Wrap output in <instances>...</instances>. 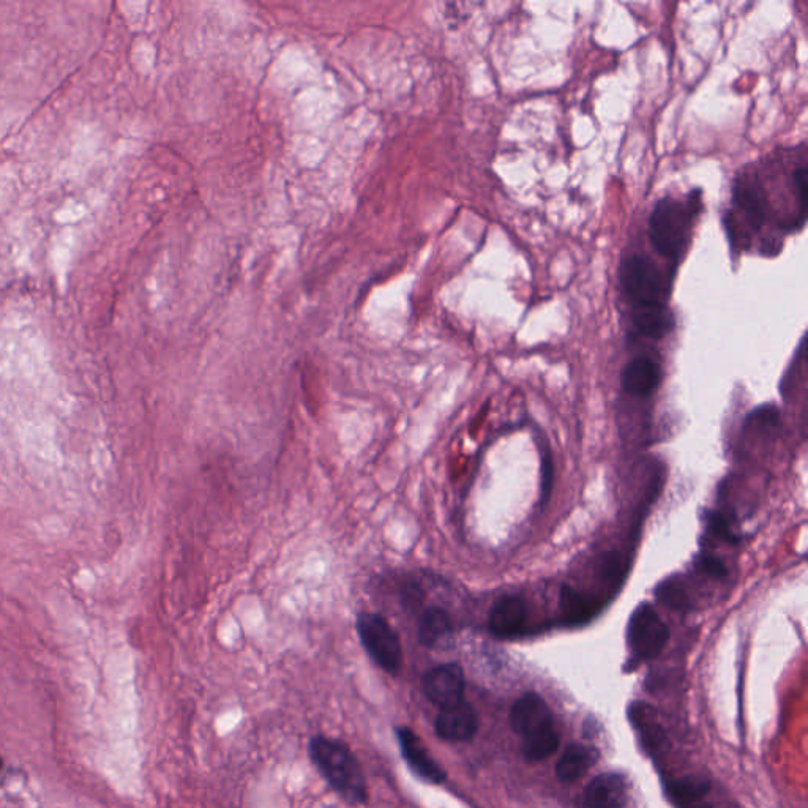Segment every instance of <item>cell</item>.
Wrapping results in <instances>:
<instances>
[{"mask_svg": "<svg viewBox=\"0 0 808 808\" xmlns=\"http://www.w3.org/2000/svg\"><path fill=\"white\" fill-rule=\"evenodd\" d=\"M698 196V195H696ZM693 193L689 201L666 196L655 204L649 218V239L660 255L678 264L692 237L701 201Z\"/></svg>", "mask_w": 808, "mask_h": 808, "instance_id": "obj_1", "label": "cell"}, {"mask_svg": "<svg viewBox=\"0 0 808 808\" xmlns=\"http://www.w3.org/2000/svg\"><path fill=\"white\" fill-rule=\"evenodd\" d=\"M734 206L741 212L745 221L758 231L763 228L769 217V204H767L766 191L758 177H737L733 188Z\"/></svg>", "mask_w": 808, "mask_h": 808, "instance_id": "obj_9", "label": "cell"}, {"mask_svg": "<svg viewBox=\"0 0 808 808\" xmlns=\"http://www.w3.org/2000/svg\"><path fill=\"white\" fill-rule=\"evenodd\" d=\"M436 733L449 742L469 741L479 728V719L471 704L466 701L444 707L436 720Z\"/></svg>", "mask_w": 808, "mask_h": 808, "instance_id": "obj_10", "label": "cell"}, {"mask_svg": "<svg viewBox=\"0 0 808 808\" xmlns=\"http://www.w3.org/2000/svg\"><path fill=\"white\" fill-rule=\"evenodd\" d=\"M360 641L371 659L390 674L400 673L403 649L400 638L386 619L375 613H362L357 619Z\"/></svg>", "mask_w": 808, "mask_h": 808, "instance_id": "obj_5", "label": "cell"}, {"mask_svg": "<svg viewBox=\"0 0 808 808\" xmlns=\"http://www.w3.org/2000/svg\"><path fill=\"white\" fill-rule=\"evenodd\" d=\"M709 793V783L706 780L700 779H684L674 782L671 786V794H673L674 801L679 805H693L701 801L706 794Z\"/></svg>", "mask_w": 808, "mask_h": 808, "instance_id": "obj_18", "label": "cell"}, {"mask_svg": "<svg viewBox=\"0 0 808 808\" xmlns=\"http://www.w3.org/2000/svg\"><path fill=\"white\" fill-rule=\"evenodd\" d=\"M311 760L315 761L327 782L338 794L352 804L367 802V783L351 750L341 742L318 736L310 744Z\"/></svg>", "mask_w": 808, "mask_h": 808, "instance_id": "obj_3", "label": "cell"}, {"mask_svg": "<svg viewBox=\"0 0 808 808\" xmlns=\"http://www.w3.org/2000/svg\"><path fill=\"white\" fill-rule=\"evenodd\" d=\"M510 725L523 739V753L528 760H547L559 747V734L553 714L542 696L535 693L521 696L513 704Z\"/></svg>", "mask_w": 808, "mask_h": 808, "instance_id": "obj_2", "label": "cell"}, {"mask_svg": "<svg viewBox=\"0 0 808 808\" xmlns=\"http://www.w3.org/2000/svg\"><path fill=\"white\" fill-rule=\"evenodd\" d=\"M627 782L619 774H602L589 783L584 794V802L588 808H624L627 802Z\"/></svg>", "mask_w": 808, "mask_h": 808, "instance_id": "obj_13", "label": "cell"}, {"mask_svg": "<svg viewBox=\"0 0 808 808\" xmlns=\"http://www.w3.org/2000/svg\"><path fill=\"white\" fill-rule=\"evenodd\" d=\"M529 606L520 595H504L491 608L488 627L498 638H515L528 629Z\"/></svg>", "mask_w": 808, "mask_h": 808, "instance_id": "obj_8", "label": "cell"}, {"mask_svg": "<svg viewBox=\"0 0 808 808\" xmlns=\"http://www.w3.org/2000/svg\"><path fill=\"white\" fill-rule=\"evenodd\" d=\"M619 281L633 310L666 307L670 281L648 256L632 255L624 259L619 269Z\"/></svg>", "mask_w": 808, "mask_h": 808, "instance_id": "obj_4", "label": "cell"}, {"mask_svg": "<svg viewBox=\"0 0 808 808\" xmlns=\"http://www.w3.org/2000/svg\"><path fill=\"white\" fill-rule=\"evenodd\" d=\"M698 567L703 570L706 575L714 578H723L728 575V569L719 558H715L712 554H701L698 558Z\"/></svg>", "mask_w": 808, "mask_h": 808, "instance_id": "obj_21", "label": "cell"}, {"mask_svg": "<svg viewBox=\"0 0 808 808\" xmlns=\"http://www.w3.org/2000/svg\"><path fill=\"white\" fill-rule=\"evenodd\" d=\"M597 758H599V753L592 747L580 744L569 745L556 764V775L561 782H577L588 774L589 769L597 763Z\"/></svg>", "mask_w": 808, "mask_h": 808, "instance_id": "obj_14", "label": "cell"}, {"mask_svg": "<svg viewBox=\"0 0 808 808\" xmlns=\"http://www.w3.org/2000/svg\"><path fill=\"white\" fill-rule=\"evenodd\" d=\"M633 329L640 333L641 337L660 340L670 333L674 326L673 315L668 307L644 308V310H633Z\"/></svg>", "mask_w": 808, "mask_h": 808, "instance_id": "obj_16", "label": "cell"}, {"mask_svg": "<svg viewBox=\"0 0 808 808\" xmlns=\"http://www.w3.org/2000/svg\"><path fill=\"white\" fill-rule=\"evenodd\" d=\"M561 618L565 625H581L594 619L600 606L586 592L564 586L561 591Z\"/></svg>", "mask_w": 808, "mask_h": 808, "instance_id": "obj_15", "label": "cell"}, {"mask_svg": "<svg viewBox=\"0 0 808 808\" xmlns=\"http://www.w3.org/2000/svg\"><path fill=\"white\" fill-rule=\"evenodd\" d=\"M0 766H2V761H0Z\"/></svg>", "mask_w": 808, "mask_h": 808, "instance_id": "obj_23", "label": "cell"}, {"mask_svg": "<svg viewBox=\"0 0 808 808\" xmlns=\"http://www.w3.org/2000/svg\"><path fill=\"white\" fill-rule=\"evenodd\" d=\"M453 624L450 619L449 613L442 608H428L420 618L419 625V638L420 643L425 644L428 648H433L436 644L446 640L447 636L452 633Z\"/></svg>", "mask_w": 808, "mask_h": 808, "instance_id": "obj_17", "label": "cell"}, {"mask_svg": "<svg viewBox=\"0 0 808 808\" xmlns=\"http://www.w3.org/2000/svg\"><path fill=\"white\" fill-rule=\"evenodd\" d=\"M397 737L404 760L414 774L431 783H442L446 780V772L442 771V767L433 760V756L428 753L427 747L422 744L414 731L409 728H398Z\"/></svg>", "mask_w": 808, "mask_h": 808, "instance_id": "obj_11", "label": "cell"}, {"mask_svg": "<svg viewBox=\"0 0 808 808\" xmlns=\"http://www.w3.org/2000/svg\"><path fill=\"white\" fill-rule=\"evenodd\" d=\"M554 466L551 463L550 455H545L542 458V502H547L550 498L551 485H553Z\"/></svg>", "mask_w": 808, "mask_h": 808, "instance_id": "obj_22", "label": "cell"}, {"mask_svg": "<svg viewBox=\"0 0 808 808\" xmlns=\"http://www.w3.org/2000/svg\"><path fill=\"white\" fill-rule=\"evenodd\" d=\"M707 524H709V529H711L719 539L726 540L728 543L739 542V535L731 528L730 518H726L723 513H709V515H707Z\"/></svg>", "mask_w": 808, "mask_h": 808, "instance_id": "obj_20", "label": "cell"}, {"mask_svg": "<svg viewBox=\"0 0 808 808\" xmlns=\"http://www.w3.org/2000/svg\"><path fill=\"white\" fill-rule=\"evenodd\" d=\"M622 389L635 397H648L659 389L662 368L652 357H635L622 371Z\"/></svg>", "mask_w": 808, "mask_h": 808, "instance_id": "obj_12", "label": "cell"}, {"mask_svg": "<svg viewBox=\"0 0 808 808\" xmlns=\"http://www.w3.org/2000/svg\"><path fill=\"white\" fill-rule=\"evenodd\" d=\"M655 595L659 597L660 602L671 606L674 610H684L689 605V595L678 578H668L660 583L655 589Z\"/></svg>", "mask_w": 808, "mask_h": 808, "instance_id": "obj_19", "label": "cell"}, {"mask_svg": "<svg viewBox=\"0 0 808 808\" xmlns=\"http://www.w3.org/2000/svg\"><path fill=\"white\" fill-rule=\"evenodd\" d=\"M670 640V630L651 603H641L629 622V644L635 657L652 660Z\"/></svg>", "mask_w": 808, "mask_h": 808, "instance_id": "obj_6", "label": "cell"}, {"mask_svg": "<svg viewBox=\"0 0 808 808\" xmlns=\"http://www.w3.org/2000/svg\"><path fill=\"white\" fill-rule=\"evenodd\" d=\"M422 687L431 703L441 709L453 706L463 701L466 687L463 670L455 663L436 666L423 676Z\"/></svg>", "mask_w": 808, "mask_h": 808, "instance_id": "obj_7", "label": "cell"}]
</instances>
